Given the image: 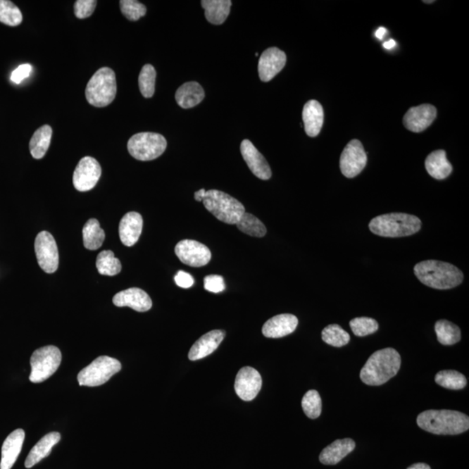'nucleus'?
<instances>
[{"mask_svg":"<svg viewBox=\"0 0 469 469\" xmlns=\"http://www.w3.org/2000/svg\"><path fill=\"white\" fill-rule=\"evenodd\" d=\"M400 354L386 348L372 354L361 370L360 378L365 384L380 386L396 377L401 368Z\"/></svg>","mask_w":469,"mask_h":469,"instance_id":"f257e3e1","label":"nucleus"},{"mask_svg":"<svg viewBox=\"0 0 469 469\" xmlns=\"http://www.w3.org/2000/svg\"><path fill=\"white\" fill-rule=\"evenodd\" d=\"M415 275L424 285L437 289H449L459 286L463 273L451 263L437 260H426L417 263Z\"/></svg>","mask_w":469,"mask_h":469,"instance_id":"f03ea898","label":"nucleus"},{"mask_svg":"<svg viewBox=\"0 0 469 469\" xmlns=\"http://www.w3.org/2000/svg\"><path fill=\"white\" fill-rule=\"evenodd\" d=\"M417 424L420 429L434 434L456 435L469 429V418L463 413L448 411H424L417 416Z\"/></svg>","mask_w":469,"mask_h":469,"instance_id":"7ed1b4c3","label":"nucleus"},{"mask_svg":"<svg viewBox=\"0 0 469 469\" xmlns=\"http://www.w3.org/2000/svg\"><path fill=\"white\" fill-rule=\"evenodd\" d=\"M368 227L380 237H401L418 232L422 228V221L414 215L389 213L372 219Z\"/></svg>","mask_w":469,"mask_h":469,"instance_id":"20e7f679","label":"nucleus"},{"mask_svg":"<svg viewBox=\"0 0 469 469\" xmlns=\"http://www.w3.org/2000/svg\"><path fill=\"white\" fill-rule=\"evenodd\" d=\"M202 202L215 218L228 225H237L245 213V208L239 201L218 189L207 191Z\"/></svg>","mask_w":469,"mask_h":469,"instance_id":"39448f33","label":"nucleus"},{"mask_svg":"<svg viewBox=\"0 0 469 469\" xmlns=\"http://www.w3.org/2000/svg\"><path fill=\"white\" fill-rule=\"evenodd\" d=\"M117 94L116 75L109 67L96 70L85 89V98L95 107H106L113 102Z\"/></svg>","mask_w":469,"mask_h":469,"instance_id":"423d86ee","label":"nucleus"},{"mask_svg":"<svg viewBox=\"0 0 469 469\" xmlns=\"http://www.w3.org/2000/svg\"><path fill=\"white\" fill-rule=\"evenodd\" d=\"M167 147L165 137L154 132L135 134L128 141L129 154L139 161H151L159 158Z\"/></svg>","mask_w":469,"mask_h":469,"instance_id":"0eeeda50","label":"nucleus"},{"mask_svg":"<svg viewBox=\"0 0 469 469\" xmlns=\"http://www.w3.org/2000/svg\"><path fill=\"white\" fill-rule=\"evenodd\" d=\"M121 368L122 365L117 359L107 356H99L78 373L77 382L80 386L103 385Z\"/></svg>","mask_w":469,"mask_h":469,"instance_id":"6e6552de","label":"nucleus"},{"mask_svg":"<svg viewBox=\"0 0 469 469\" xmlns=\"http://www.w3.org/2000/svg\"><path fill=\"white\" fill-rule=\"evenodd\" d=\"M61 360V351L56 346L49 345L37 349L31 357L30 381L39 383L49 379L58 370Z\"/></svg>","mask_w":469,"mask_h":469,"instance_id":"1a4fd4ad","label":"nucleus"},{"mask_svg":"<svg viewBox=\"0 0 469 469\" xmlns=\"http://www.w3.org/2000/svg\"><path fill=\"white\" fill-rule=\"evenodd\" d=\"M35 252L39 265L44 273H54L58 267V249L52 234L47 232L38 234L35 240Z\"/></svg>","mask_w":469,"mask_h":469,"instance_id":"9d476101","label":"nucleus"},{"mask_svg":"<svg viewBox=\"0 0 469 469\" xmlns=\"http://www.w3.org/2000/svg\"><path fill=\"white\" fill-rule=\"evenodd\" d=\"M368 158L363 145L359 140L353 139L344 148L340 158V169L346 177L353 178L362 173L367 165Z\"/></svg>","mask_w":469,"mask_h":469,"instance_id":"9b49d317","label":"nucleus"},{"mask_svg":"<svg viewBox=\"0 0 469 469\" xmlns=\"http://www.w3.org/2000/svg\"><path fill=\"white\" fill-rule=\"evenodd\" d=\"M175 253L182 263L194 268L206 266L211 259L210 249L195 240L180 241L175 247Z\"/></svg>","mask_w":469,"mask_h":469,"instance_id":"f8f14e48","label":"nucleus"},{"mask_svg":"<svg viewBox=\"0 0 469 469\" xmlns=\"http://www.w3.org/2000/svg\"><path fill=\"white\" fill-rule=\"evenodd\" d=\"M99 163L92 156H85L77 163L73 174V185L78 192H89L95 187L101 177Z\"/></svg>","mask_w":469,"mask_h":469,"instance_id":"ddd939ff","label":"nucleus"},{"mask_svg":"<svg viewBox=\"0 0 469 469\" xmlns=\"http://www.w3.org/2000/svg\"><path fill=\"white\" fill-rule=\"evenodd\" d=\"M262 383V377L258 370L254 368L244 367L237 373L234 390L242 400L251 401L258 396Z\"/></svg>","mask_w":469,"mask_h":469,"instance_id":"4468645a","label":"nucleus"},{"mask_svg":"<svg viewBox=\"0 0 469 469\" xmlns=\"http://www.w3.org/2000/svg\"><path fill=\"white\" fill-rule=\"evenodd\" d=\"M287 57L284 51L277 47L268 48L261 55L258 62V74L260 80L263 82H269L286 65Z\"/></svg>","mask_w":469,"mask_h":469,"instance_id":"2eb2a0df","label":"nucleus"},{"mask_svg":"<svg viewBox=\"0 0 469 469\" xmlns=\"http://www.w3.org/2000/svg\"><path fill=\"white\" fill-rule=\"evenodd\" d=\"M437 115V108L431 104L412 107L405 114L404 125L412 132H422L433 124Z\"/></svg>","mask_w":469,"mask_h":469,"instance_id":"dca6fc26","label":"nucleus"},{"mask_svg":"<svg viewBox=\"0 0 469 469\" xmlns=\"http://www.w3.org/2000/svg\"><path fill=\"white\" fill-rule=\"evenodd\" d=\"M240 150L241 154L251 173L259 180H269L273 176L269 163L254 146V144L251 141L244 139L241 143Z\"/></svg>","mask_w":469,"mask_h":469,"instance_id":"f3484780","label":"nucleus"},{"mask_svg":"<svg viewBox=\"0 0 469 469\" xmlns=\"http://www.w3.org/2000/svg\"><path fill=\"white\" fill-rule=\"evenodd\" d=\"M113 301L117 307H130L137 312H146L152 307L150 296L139 288L123 290L114 296Z\"/></svg>","mask_w":469,"mask_h":469,"instance_id":"a211bd4d","label":"nucleus"},{"mask_svg":"<svg viewBox=\"0 0 469 469\" xmlns=\"http://www.w3.org/2000/svg\"><path fill=\"white\" fill-rule=\"evenodd\" d=\"M299 325V319L292 314H282L268 320L263 326L262 332L268 338H281L290 334Z\"/></svg>","mask_w":469,"mask_h":469,"instance_id":"6ab92c4d","label":"nucleus"},{"mask_svg":"<svg viewBox=\"0 0 469 469\" xmlns=\"http://www.w3.org/2000/svg\"><path fill=\"white\" fill-rule=\"evenodd\" d=\"M143 218L137 212H128L119 223V237L123 244L132 247L137 243L143 230Z\"/></svg>","mask_w":469,"mask_h":469,"instance_id":"aec40b11","label":"nucleus"},{"mask_svg":"<svg viewBox=\"0 0 469 469\" xmlns=\"http://www.w3.org/2000/svg\"><path fill=\"white\" fill-rule=\"evenodd\" d=\"M225 337V331L219 330H211L204 334L193 344L189 352V359L197 361L210 356L219 347Z\"/></svg>","mask_w":469,"mask_h":469,"instance_id":"412c9836","label":"nucleus"},{"mask_svg":"<svg viewBox=\"0 0 469 469\" xmlns=\"http://www.w3.org/2000/svg\"><path fill=\"white\" fill-rule=\"evenodd\" d=\"M25 431L21 429L14 430L4 442L1 450L0 469L13 468L22 450L25 441Z\"/></svg>","mask_w":469,"mask_h":469,"instance_id":"4be33fe9","label":"nucleus"},{"mask_svg":"<svg viewBox=\"0 0 469 469\" xmlns=\"http://www.w3.org/2000/svg\"><path fill=\"white\" fill-rule=\"evenodd\" d=\"M303 120L305 132L311 137H315L321 132L325 111L322 104L316 100H310L305 104L303 110Z\"/></svg>","mask_w":469,"mask_h":469,"instance_id":"5701e85b","label":"nucleus"},{"mask_svg":"<svg viewBox=\"0 0 469 469\" xmlns=\"http://www.w3.org/2000/svg\"><path fill=\"white\" fill-rule=\"evenodd\" d=\"M355 449L356 443L351 438L337 440L323 450L319 460L325 465H336Z\"/></svg>","mask_w":469,"mask_h":469,"instance_id":"b1692460","label":"nucleus"},{"mask_svg":"<svg viewBox=\"0 0 469 469\" xmlns=\"http://www.w3.org/2000/svg\"><path fill=\"white\" fill-rule=\"evenodd\" d=\"M61 440V434L58 432H51V433L44 435L41 440L33 446L30 451L27 458H26L25 466L26 468H31L42 461L44 458L50 455L52 448L58 444Z\"/></svg>","mask_w":469,"mask_h":469,"instance_id":"393cba45","label":"nucleus"},{"mask_svg":"<svg viewBox=\"0 0 469 469\" xmlns=\"http://www.w3.org/2000/svg\"><path fill=\"white\" fill-rule=\"evenodd\" d=\"M206 92L197 82H187L176 92V101L182 109H189L203 101Z\"/></svg>","mask_w":469,"mask_h":469,"instance_id":"a878e982","label":"nucleus"},{"mask_svg":"<svg viewBox=\"0 0 469 469\" xmlns=\"http://www.w3.org/2000/svg\"><path fill=\"white\" fill-rule=\"evenodd\" d=\"M427 173L434 180H442L452 173L451 163L446 159V151L437 150L432 152L425 161Z\"/></svg>","mask_w":469,"mask_h":469,"instance_id":"bb28decb","label":"nucleus"},{"mask_svg":"<svg viewBox=\"0 0 469 469\" xmlns=\"http://www.w3.org/2000/svg\"><path fill=\"white\" fill-rule=\"evenodd\" d=\"M232 2L230 0H203L201 6L204 9L206 20L211 24L222 25L230 13Z\"/></svg>","mask_w":469,"mask_h":469,"instance_id":"cd10ccee","label":"nucleus"},{"mask_svg":"<svg viewBox=\"0 0 469 469\" xmlns=\"http://www.w3.org/2000/svg\"><path fill=\"white\" fill-rule=\"evenodd\" d=\"M52 129L50 125H43L36 130L30 141V152L35 159L43 158L50 147Z\"/></svg>","mask_w":469,"mask_h":469,"instance_id":"c85d7f7f","label":"nucleus"},{"mask_svg":"<svg viewBox=\"0 0 469 469\" xmlns=\"http://www.w3.org/2000/svg\"><path fill=\"white\" fill-rule=\"evenodd\" d=\"M104 238H106V234L96 219L92 218L85 223L83 228V241L85 248L90 251H96L102 246Z\"/></svg>","mask_w":469,"mask_h":469,"instance_id":"c756f323","label":"nucleus"},{"mask_svg":"<svg viewBox=\"0 0 469 469\" xmlns=\"http://www.w3.org/2000/svg\"><path fill=\"white\" fill-rule=\"evenodd\" d=\"M439 342L442 345L450 346L461 341L460 327L446 320H440L434 326Z\"/></svg>","mask_w":469,"mask_h":469,"instance_id":"7c9ffc66","label":"nucleus"},{"mask_svg":"<svg viewBox=\"0 0 469 469\" xmlns=\"http://www.w3.org/2000/svg\"><path fill=\"white\" fill-rule=\"evenodd\" d=\"M96 266L100 274L109 277L120 273L122 270L120 261L115 258L114 253L111 251L100 252L96 258Z\"/></svg>","mask_w":469,"mask_h":469,"instance_id":"2f4dec72","label":"nucleus"},{"mask_svg":"<svg viewBox=\"0 0 469 469\" xmlns=\"http://www.w3.org/2000/svg\"><path fill=\"white\" fill-rule=\"evenodd\" d=\"M240 232L255 237H263L267 233L265 225L259 219L251 213H245L237 223Z\"/></svg>","mask_w":469,"mask_h":469,"instance_id":"473e14b6","label":"nucleus"},{"mask_svg":"<svg viewBox=\"0 0 469 469\" xmlns=\"http://www.w3.org/2000/svg\"><path fill=\"white\" fill-rule=\"evenodd\" d=\"M435 382L443 388L459 390L467 385V379L460 372L456 370H443L435 375Z\"/></svg>","mask_w":469,"mask_h":469,"instance_id":"72a5a7b5","label":"nucleus"},{"mask_svg":"<svg viewBox=\"0 0 469 469\" xmlns=\"http://www.w3.org/2000/svg\"><path fill=\"white\" fill-rule=\"evenodd\" d=\"M323 342L333 347L341 348L347 345L351 340V336L341 326L330 325L327 326L322 332Z\"/></svg>","mask_w":469,"mask_h":469,"instance_id":"f704fd0d","label":"nucleus"},{"mask_svg":"<svg viewBox=\"0 0 469 469\" xmlns=\"http://www.w3.org/2000/svg\"><path fill=\"white\" fill-rule=\"evenodd\" d=\"M23 20L20 10L8 0H0V22L9 26H18Z\"/></svg>","mask_w":469,"mask_h":469,"instance_id":"c9c22d12","label":"nucleus"},{"mask_svg":"<svg viewBox=\"0 0 469 469\" xmlns=\"http://www.w3.org/2000/svg\"><path fill=\"white\" fill-rule=\"evenodd\" d=\"M156 73L154 66L145 65L139 77V90L144 98L150 99L155 93Z\"/></svg>","mask_w":469,"mask_h":469,"instance_id":"e433bc0d","label":"nucleus"},{"mask_svg":"<svg viewBox=\"0 0 469 469\" xmlns=\"http://www.w3.org/2000/svg\"><path fill=\"white\" fill-rule=\"evenodd\" d=\"M301 407L308 418H318L322 413V399L318 391H308L301 400Z\"/></svg>","mask_w":469,"mask_h":469,"instance_id":"4c0bfd02","label":"nucleus"},{"mask_svg":"<svg viewBox=\"0 0 469 469\" xmlns=\"http://www.w3.org/2000/svg\"><path fill=\"white\" fill-rule=\"evenodd\" d=\"M351 325L353 333L356 337H366L374 334L378 330L379 325L375 319L370 318H357L352 319Z\"/></svg>","mask_w":469,"mask_h":469,"instance_id":"58836bf2","label":"nucleus"},{"mask_svg":"<svg viewBox=\"0 0 469 469\" xmlns=\"http://www.w3.org/2000/svg\"><path fill=\"white\" fill-rule=\"evenodd\" d=\"M119 5L122 13L130 21L140 20L147 12L146 6L136 0H121Z\"/></svg>","mask_w":469,"mask_h":469,"instance_id":"ea45409f","label":"nucleus"},{"mask_svg":"<svg viewBox=\"0 0 469 469\" xmlns=\"http://www.w3.org/2000/svg\"><path fill=\"white\" fill-rule=\"evenodd\" d=\"M96 4L95 0H77L74 5V13L80 20L89 18L94 13Z\"/></svg>","mask_w":469,"mask_h":469,"instance_id":"a19ab883","label":"nucleus"},{"mask_svg":"<svg viewBox=\"0 0 469 469\" xmlns=\"http://www.w3.org/2000/svg\"><path fill=\"white\" fill-rule=\"evenodd\" d=\"M204 289L212 293H220L225 289V281L221 275H207L204 277Z\"/></svg>","mask_w":469,"mask_h":469,"instance_id":"79ce46f5","label":"nucleus"},{"mask_svg":"<svg viewBox=\"0 0 469 469\" xmlns=\"http://www.w3.org/2000/svg\"><path fill=\"white\" fill-rule=\"evenodd\" d=\"M32 66L29 64L21 65L15 69L11 75V80L15 84H20L22 81L31 75Z\"/></svg>","mask_w":469,"mask_h":469,"instance_id":"37998d69","label":"nucleus"},{"mask_svg":"<svg viewBox=\"0 0 469 469\" xmlns=\"http://www.w3.org/2000/svg\"><path fill=\"white\" fill-rule=\"evenodd\" d=\"M175 282L177 286L181 287L182 289H189L194 284V279H193L192 275L185 271H178L176 275H175Z\"/></svg>","mask_w":469,"mask_h":469,"instance_id":"c03bdc74","label":"nucleus"},{"mask_svg":"<svg viewBox=\"0 0 469 469\" xmlns=\"http://www.w3.org/2000/svg\"><path fill=\"white\" fill-rule=\"evenodd\" d=\"M206 191L204 189H201L199 191L195 192V200L197 201V202H202L204 196L206 195Z\"/></svg>","mask_w":469,"mask_h":469,"instance_id":"a18cd8bd","label":"nucleus"},{"mask_svg":"<svg viewBox=\"0 0 469 469\" xmlns=\"http://www.w3.org/2000/svg\"><path fill=\"white\" fill-rule=\"evenodd\" d=\"M407 469H431L429 465L425 463H415L411 465V467H408Z\"/></svg>","mask_w":469,"mask_h":469,"instance_id":"49530a36","label":"nucleus"},{"mask_svg":"<svg viewBox=\"0 0 469 469\" xmlns=\"http://www.w3.org/2000/svg\"><path fill=\"white\" fill-rule=\"evenodd\" d=\"M386 29L383 27H380L377 32H375V36H377V38L379 39H382L383 37H384L385 33H386Z\"/></svg>","mask_w":469,"mask_h":469,"instance_id":"de8ad7c7","label":"nucleus"},{"mask_svg":"<svg viewBox=\"0 0 469 469\" xmlns=\"http://www.w3.org/2000/svg\"><path fill=\"white\" fill-rule=\"evenodd\" d=\"M394 46H396V41L393 39L387 41V42L383 44V46H384V48L388 50L391 49V48H393Z\"/></svg>","mask_w":469,"mask_h":469,"instance_id":"09e8293b","label":"nucleus"},{"mask_svg":"<svg viewBox=\"0 0 469 469\" xmlns=\"http://www.w3.org/2000/svg\"><path fill=\"white\" fill-rule=\"evenodd\" d=\"M423 2H424V3H426V4H431V3H434V1H423Z\"/></svg>","mask_w":469,"mask_h":469,"instance_id":"8fccbe9b","label":"nucleus"}]
</instances>
